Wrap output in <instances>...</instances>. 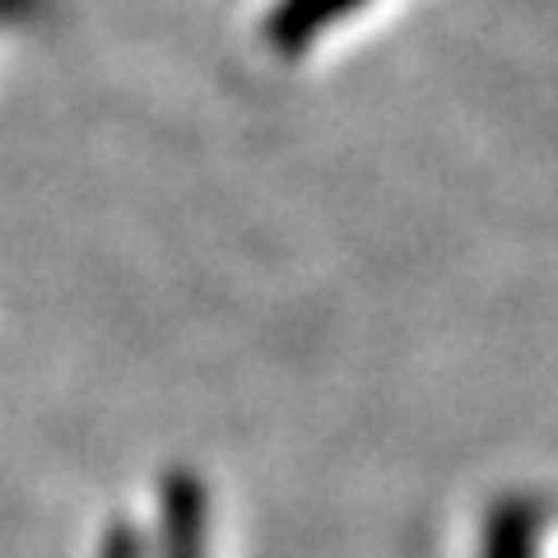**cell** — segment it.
I'll list each match as a JSON object with an SVG mask.
<instances>
[{
	"mask_svg": "<svg viewBox=\"0 0 558 558\" xmlns=\"http://www.w3.org/2000/svg\"><path fill=\"white\" fill-rule=\"evenodd\" d=\"M354 5L359 0H284V10L275 14V43L303 47L322 24L340 20V14H349Z\"/></svg>",
	"mask_w": 558,
	"mask_h": 558,
	"instance_id": "1",
	"label": "cell"
}]
</instances>
